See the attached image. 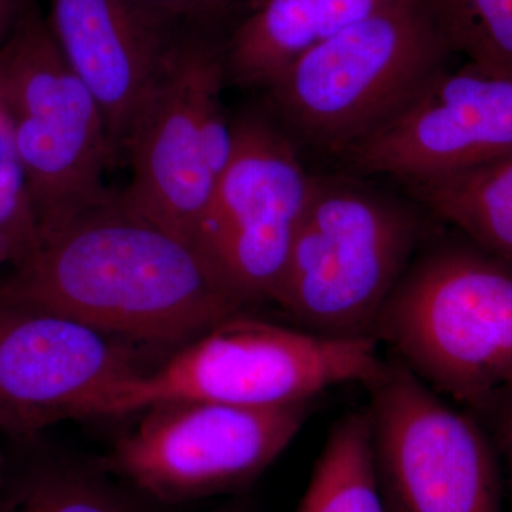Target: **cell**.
<instances>
[{"label":"cell","instance_id":"5bb4252c","mask_svg":"<svg viewBox=\"0 0 512 512\" xmlns=\"http://www.w3.org/2000/svg\"><path fill=\"white\" fill-rule=\"evenodd\" d=\"M393 0H259L224 52L225 72L242 86L274 82L289 64Z\"/></svg>","mask_w":512,"mask_h":512},{"label":"cell","instance_id":"9a60e30c","mask_svg":"<svg viewBox=\"0 0 512 512\" xmlns=\"http://www.w3.org/2000/svg\"><path fill=\"white\" fill-rule=\"evenodd\" d=\"M409 188L427 210L512 272V154Z\"/></svg>","mask_w":512,"mask_h":512},{"label":"cell","instance_id":"44dd1931","mask_svg":"<svg viewBox=\"0 0 512 512\" xmlns=\"http://www.w3.org/2000/svg\"><path fill=\"white\" fill-rule=\"evenodd\" d=\"M28 8V0H0V47L8 42Z\"/></svg>","mask_w":512,"mask_h":512},{"label":"cell","instance_id":"484cf974","mask_svg":"<svg viewBox=\"0 0 512 512\" xmlns=\"http://www.w3.org/2000/svg\"><path fill=\"white\" fill-rule=\"evenodd\" d=\"M258 2H259V0H255V5H256V3H258Z\"/></svg>","mask_w":512,"mask_h":512},{"label":"cell","instance_id":"4fadbf2b","mask_svg":"<svg viewBox=\"0 0 512 512\" xmlns=\"http://www.w3.org/2000/svg\"><path fill=\"white\" fill-rule=\"evenodd\" d=\"M46 2L50 32L99 104L111 153L119 160L183 28L138 0Z\"/></svg>","mask_w":512,"mask_h":512},{"label":"cell","instance_id":"5b68a950","mask_svg":"<svg viewBox=\"0 0 512 512\" xmlns=\"http://www.w3.org/2000/svg\"><path fill=\"white\" fill-rule=\"evenodd\" d=\"M450 55L427 0H393L313 47L266 89L303 140L343 154L409 106Z\"/></svg>","mask_w":512,"mask_h":512},{"label":"cell","instance_id":"d6986e66","mask_svg":"<svg viewBox=\"0 0 512 512\" xmlns=\"http://www.w3.org/2000/svg\"><path fill=\"white\" fill-rule=\"evenodd\" d=\"M0 232L18 249L16 265L25 262L42 247L25 175L16 160L0 161Z\"/></svg>","mask_w":512,"mask_h":512},{"label":"cell","instance_id":"277c9868","mask_svg":"<svg viewBox=\"0 0 512 512\" xmlns=\"http://www.w3.org/2000/svg\"><path fill=\"white\" fill-rule=\"evenodd\" d=\"M423 238L420 212L392 195L315 177L276 305L302 329L375 338L377 319Z\"/></svg>","mask_w":512,"mask_h":512},{"label":"cell","instance_id":"52a82bcc","mask_svg":"<svg viewBox=\"0 0 512 512\" xmlns=\"http://www.w3.org/2000/svg\"><path fill=\"white\" fill-rule=\"evenodd\" d=\"M224 53L202 30L183 29L126 154L121 202L195 247V237L234 148L222 107Z\"/></svg>","mask_w":512,"mask_h":512},{"label":"cell","instance_id":"6da1fadb","mask_svg":"<svg viewBox=\"0 0 512 512\" xmlns=\"http://www.w3.org/2000/svg\"><path fill=\"white\" fill-rule=\"evenodd\" d=\"M0 302L130 342L198 338L245 308L197 248L119 194L74 218L0 281Z\"/></svg>","mask_w":512,"mask_h":512},{"label":"cell","instance_id":"2e32d148","mask_svg":"<svg viewBox=\"0 0 512 512\" xmlns=\"http://www.w3.org/2000/svg\"><path fill=\"white\" fill-rule=\"evenodd\" d=\"M298 512H392L369 409L346 414L333 426Z\"/></svg>","mask_w":512,"mask_h":512},{"label":"cell","instance_id":"cb8c5ba5","mask_svg":"<svg viewBox=\"0 0 512 512\" xmlns=\"http://www.w3.org/2000/svg\"><path fill=\"white\" fill-rule=\"evenodd\" d=\"M3 490H5V474H3V458L0 454V497H2Z\"/></svg>","mask_w":512,"mask_h":512},{"label":"cell","instance_id":"e0dca14e","mask_svg":"<svg viewBox=\"0 0 512 512\" xmlns=\"http://www.w3.org/2000/svg\"><path fill=\"white\" fill-rule=\"evenodd\" d=\"M451 53L512 73V0H427Z\"/></svg>","mask_w":512,"mask_h":512},{"label":"cell","instance_id":"ba28073f","mask_svg":"<svg viewBox=\"0 0 512 512\" xmlns=\"http://www.w3.org/2000/svg\"><path fill=\"white\" fill-rule=\"evenodd\" d=\"M377 467L397 512H503L493 447L396 356L367 384Z\"/></svg>","mask_w":512,"mask_h":512},{"label":"cell","instance_id":"3957f363","mask_svg":"<svg viewBox=\"0 0 512 512\" xmlns=\"http://www.w3.org/2000/svg\"><path fill=\"white\" fill-rule=\"evenodd\" d=\"M375 338H333L241 313L202 333L164 365L107 387L72 419L124 416L158 404L239 407L309 403L330 387L365 386L382 372Z\"/></svg>","mask_w":512,"mask_h":512},{"label":"cell","instance_id":"ffe728a7","mask_svg":"<svg viewBox=\"0 0 512 512\" xmlns=\"http://www.w3.org/2000/svg\"><path fill=\"white\" fill-rule=\"evenodd\" d=\"M178 28L202 30L242 0H138ZM255 3V0H252Z\"/></svg>","mask_w":512,"mask_h":512},{"label":"cell","instance_id":"8fae6325","mask_svg":"<svg viewBox=\"0 0 512 512\" xmlns=\"http://www.w3.org/2000/svg\"><path fill=\"white\" fill-rule=\"evenodd\" d=\"M512 154V73L466 62L441 70L397 116L346 150L366 174L444 180Z\"/></svg>","mask_w":512,"mask_h":512},{"label":"cell","instance_id":"7c38bea8","mask_svg":"<svg viewBox=\"0 0 512 512\" xmlns=\"http://www.w3.org/2000/svg\"><path fill=\"white\" fill-rule=\"evenodd\" d=\"M126 340L79 320L0 302V426L72 419L107 387L143 372Z\"/></svg>","mask_w":512,"mask_h":512},{"label":"cell","instance_id":"9c48e42d","mask_svg":"<svg viewBox=\"0 0 512 512\" xmlns=\"http://www.w3.org/2000/svg\"><path fill=\"white\" fill-rule=\"evenodd\" d=\"M231 160L212 192L195 248L244 303L274 301L313 175L292 141L259 114L232 123Z\"/></svg>","mask_w":512,"mask_h":512},{"label":"cell","instance_id":"7a4b0ae2","mask_svg":"<svg viewBox=\"0 0 512 512\" xmlns=\"http://www.w3.org/2000/svg\"><path fill=\"white\" fill-rule=\"evenodd\" d=\"M375 339L430 387L497 420L512 399V272L468 241L420 245Z\"/></svg>","mask_w":512,"mask_h":512},{"label":"cell","instance_id":"ac0fdd59","mask_svg":"<svg viewBox=\"0 0 512 512\" xmlns=\"http://www.w3.org/2000/svg\"><path fill=\"white\" fill-rule=\"evenodd\" d=\"M0 512L136 511L117 488L99 476L76 468L46 467L30 474L12 494H2Z\"/></svg>","mask_w":512,"mask_h":512},{"label":"cell","instance_id":"30bf717a","mask_svg":"<svg viewBox=\"0 0 512 512\" xmlns=\"http://www.w3.org/2000/svg\"><path fill=\"white\" fill-rule=\"evenodd\" d=\"M308 410L309 403L158 404L117 441L110 467L165 503L231 490L274 463L301 430Z\"/></svg>","mask_w":512,"mask_h":512},{"label":"cell","instance_id":"8992f818","mask_svg":"<svg viewBox=\"0 0 512 512\" xmlns=\"http://www.w3.org/2000/svg\"><path fill=\"white\" fill-rule=\"evenodd\" d=\"M0 103L43 244L109 200L114 157L99 104L32 6L0 47Z\"/></svg>","mask_w":512,"mask_h":512},{"label":"cell","instance_id":"7402d4cb","mask_svg":"<svg viewBox=\"0 0 512 512\" xmlns=\"http://www.w3.org/2000/svg\"><path fill=\"white\" fill-rule=\"evenodd\" d=\"M498 431H500L501 446L505 454L508 468V484L512 500V399L497 417Z\"/></svg>","mask_w":512,"mask_h":512},{"label":"cell","instance_id":"d4e9b609","mask_svg":"<svg viewBox=\"0 0 512 512\" xmlns=\"http://www.w3.org/2000/svg\"><path fill=\"white\" fill-rule=\"evenodd\" d=\"M390 504V503H389ZM390 510H392V512H397L396 510H394V508L392 507V505H390Z\"/></svg>","mask_w":512,"mask_h":512},{"label":"cell","instance_id":"603a6c76","mask_svg":"<svg viewBox=\"0 0 512 512\" xmlns=\"http://www.w3.org/2000/svg\"><path fill=\"white\" fill-rule=\"evenodd\" d=\"M18 264L19 252L16 249L15 244L5 234L0 232V266L5 264Z\"/></svg>","mask_w":512,"mask_h":512}]
</instances>
